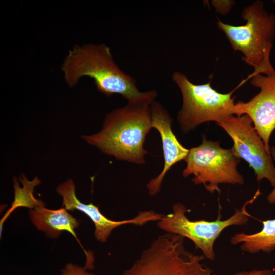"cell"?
I'll return each mask as SVG.
<instances>
[{"mask_svg": "<svg viewBox=\"0 0 275 275\" xmlns=\"http://www.w3.org/2000/svg\"><path fill=\"white\" fill-rule=\"evenodd\" d=\"M61 275H94L88 272L84 267L77 264L69 263L61 270Z\"/></svg>", "mask_w": 275, "mask_h": 275, "instance_id": "obj_15", "label": "cell"}, {"mask_svg": "<svg viewBox=\"0 0 275 275\" xmlns=\"http://www.w3.org/2000/svg\"><path fill=\"white\" fill-rule=\"evenodd\" d=\"M205 257L187 250L184 238L166 233L158 236L120 275H214Z\"/></svg>", "mask_w": 275, "mask_h": 275, "instance_id": "obj_4", "label": "cell"}, {"mask_svg": "<svg viewBox=\"0 0 275 275\" xmlns=\"http://www.w3.org/2000/svg\"><path fill=\"white\" fill-rule=\"evenodd\" d=\"M19 180L23 186L20 187L16 178H14V201L11 208L1 220V228L5 220L16 208L27 207L32 209L44 204L42 201L35 198L33 194L34 188L41 183V181L37 177L33 180L29 181L25 175L22 174Z\"/></svg>", "mask_w": 275, "mask_h": 275, "instance_id": "obj_14", "label": "cell"}, {"mask_svg": "<svg viewBox=\"0 0 275 275\" xmlns=\"http://www.w3.org/2000/svg\"><path fill=\"white\" fill-rule=\"evenodd\" d=\"M270 155L272 159L275 161V147H272L270 148ZM269 203L271 204H275V187L269 193L267 197Z\"/></svg>", "mask_w": 275, "mask_h": 275, "instance_id": "obj_18", "label": "cell"}, {"mask_svg": "<svg viewBox=\"0 0 275 275\" xmlns=\"http://www.w3.org/2000/svg\"><path fill=\"white\" fill-rule=\"evenodd\" d=\"M172 78L182 95V104L177 121L183 133L189 132L202 123L209 121L217 123L235 115L233 91L221 93L211 87L210 82L196 85L179 71L174 72Z\"/></svg>", "mask_w": 275, "mask_h": 275, "instance_id": "obj_5", "label": "cell"}, {"mask_svg": "<svg viewBox=\"0 0 275 275\" xmlns=\"http://www.w3.org/2000/svg\"><path fill=\"white\" fill-rule=\"evenodd\" d=\"M211 3L215 11L222 15L228 13L234 5L235 2L233 1H211Z\"/></svg>", "mask_w": 275, "mask_h": 275, "instance_id": "obj_16", "label": "cell"}, {"mask_svg": "<svg viewBox=\"0 0 275 275\" xmlns=\"http://www.w3.org/2000/svg\"><path fill=\"white\" fill-rule=\"evenodd\" d=\"M29 215L35 227L47 237L56 238L62 232L67 231L79 242L75 231L79 223L64 207L52 210L46 208L44 204L30 209Z\"/></svg>", "mask_w": 275, "mask_h": 275, "instance_id": "obj_12", "label": "cell"}, {"mask_svg": "<svg viewBox=\"0 0 275 275\" xmlns=\"http://www.w3.org/2000/svg\"><path fill=\"white\" fill-rule=\"evenodd\" d=\"M262 230L249 234L243 232L232 236V245L241 244L240 249L244 252L255 254L263 251L269 253L275 249V219L262 221Z\"/></svg>", "mask_w": 275, "mask_h": 275, "instance_id": "obj_13", "label": "cell"}, {"mask_svg": "<svg viewBox=\"0 0 275 275\" xmlns=\"http://www.w3.org/2000/svg\"><path fill=\"white\" fill-rule=\"evenodd\" d=\"M151 109L152 128H155L160 135L164 157L161 172L147 184L149 195L153 196L159 192L167 173L176 163L186 160L189 150L180 143L173 132V119L167 110L156 101L151 104Z\"/></svg>", "mask_w": 275, "mask_h": 275, "instance_id": "obj_11", "label": "cell"}, {"mask_svg": "<svg viewBox=\"0 0 275 275\" xmlns=\"http://www.w3.org/2000/svg\"><path fill=\"white\" fill-rule=\"evenodd\" d=\"M61 69L70 87L87 76L94 79L98 91L108 97L118 94L127 102H134L157 96L155 90L140 91L135 80L120 68L109 47L104 43L75 45L69 51Z\"/></svg>", "mask_w": 275, "mask_h": 275, "instance_id": "obj_2", "label": "cell"}, {"mask_svg": "<svg viewBox=\"0 0 275 275\" xmlns=\"http://www.w3.org/2000/svg\"><path fill=\"white\" fill-rule=\"evenodd\" d=\"M251 84L260 92L250 100L235 103L237 116L245 114L252 120L254 127L261 138L266 151L270 154L269 141L275 130V73L250 75Z\"/></svg>", "mask_w": 275, "mask_h": 275, "instance_id": "obj_9", "label": "cell"}, {"mask_svg": "<svg viewBox=\"0 0 275 275\" xmlns=\"http://www.w3.org/2000/svg\"><path fill=\"white\" fill-rule=\"evenodd\" d=\"M240 159L232 148L224 149L220 141L208 140L203 136L200 145L189 149L182 175L185 178L193 175L191 180L195 184H203L209 193H219L221 184L244 183L237 168Z\"/></svg>", "mask_w": 275, "mask_h": 275, "instance_id": "obj_7", "label": "cell"}, {"mask_svg": "<svg viewBox=\"0 0 275 275\" xmlns=\"http://www.w3.org/2000/svg\"><path fill=\"white\" fill-rule=\"evenodd\" d=\"M233 275H273V273L269 269H265L242 271L237 272Z\"/></svg>", "mask_w": 275, "mask_h": 275, "instance_id": "obj_17", "label": "cell"}, {"mask_svg": "<svg viewBox=\"0 0 275 275\" xmlns=\"http://www.w3.org/2000/svg\"><path fill=\"white\" fill-rule=\"evenodd\" d=\"M260 194V190L258 189L253 197L247 201L240 209H236L232 216L225 220H222L219 212L217 219L213 221H191L186 215L188 211L186 206L178 202L174 204L171 213L162 215L157 225L166 233L189 239L196 249L202 252L205 258L213 261L215 258L213 246L216 239L226 228L248 223L251 215L247 211L246 207L253 203Z\"/></svg>", "mask_w": 275, "mask_h": 275, "instance_id": "obj_6", "label": "cell"}, {"mask_svg": "<svg viewBox=\"0 0 275 275\" xmlns=\"http://www.w3.org/2000/svg\"><path fill=\"white\" fill-rule=\"evenodd\" d=\"M216 124L231 137L234 143L233 151L253 168L256 180L260 182L266 179L275 187V168L271 155L266 151L251 118L245 114L232 115Z\"/></svg>", "mask_w": 275, "mask_h": 275, "instance_id": "obj_8", "label": "cell"}, {"mask_svg": "<svg viewBox=\"0 0 275 275\" xmlns=\"http://www.w3.org/2000/svg\"><path fill=\"white\" fill-rule=\"evenodd\" d=\"M241 15L246 20L244 25H233L218 19L217 26L225 34L233 50L241 52L242 60L254 67L251 75L275 73L270 62L275 36V16L264 9L260 1L245 7Z\"/></svg>", "mask_w": 275, "mask_h": 275, "instance_id": "obj_3", "label": "cell"}, {"mask_svg": "<svg viewBox=\"0 0 275 275\" xmlns=\"http://www.w3.org/2000/svg\"><path fill=\"white\" fill-rule=\"evenodd\" d=\"M57 191L62 197L63 206L66 210H79L90 218L95 226V238L101 242H105L112 232L117 227L128 224L142 226L150 222L158 221L163 215L153 210H145L140 211L131 219L114 221L107 218L98 206L92 203L87 204L81 202L76 196L75 185L72 179L59 185Z\"/></svg>", "mask_w": 275, "mask_h": 275, "instance_id": "obj_10", "label": "cell"}, {"mask_svg": "<svg viewBox=\"0 0 275 275\" xmlns=\"http://www.w3.org/2000/svg\"><path fill=\"white\" fill-rule=\"evenodd\" d=\"M155 97L127 102L105 117L101 130L82 138L102 153L136 164L145 163L144 144L152 128L151 105Z\"/></svg>", "mask_w": 275, "mask_h": 275, "instance_id": "obj_1", "label": "cell"}]
</instances>
